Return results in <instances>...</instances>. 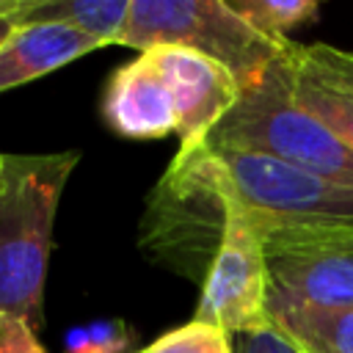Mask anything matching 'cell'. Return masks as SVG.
Here are the masks:
<instances>
[{"label": "cell", "mask_w": 353, "mask_h": 353, "mask_svg": "<svg viewBox=\"0 0 353 353\" xmlns=\"http://www.w3.org/2000/svg\"><path fill=\"white\" fill-rule=\"evenodd\" d=\"M77 149L47 154L3 152L0 165V314H11L41 331L44 279L52 248L58 204Z\"/></svg>", "instance_id": "1"}, {"label": "cell", "mask_w": 353, "mask_h": 353, "mask_svg": "<svg viewBox=\"0 0 353 353\" xmlns=\"http://www.w3.org/2000/svg\"><path fill=\"white\" fill-rule=\"evenodd\" d=\"M268 301L353 306V223L265 229Z\"/></svg>", "instance_id": "6"}, {"label": "cell", "mask_w": 353, "mask_h": 353, "mask_svg": "<svg viewBox=\"0 0 353 353\" xmlns=\"http://www.w3.org/2000/svg\"><path fill=\"white\" fill-rule=\"evenodd\" d=\"M63 347L66 353H135V334L124 320H97L72 328Z\"/></svg>", "instance_id": "16"}, {"label": "cell", "mask_w": 353, "mask_h": 353, "mask_svg": "<svg viewBox=\"0 0 353 353\" xmlns=\"http://www.w3.org/2000/svg\"><path fill=\"white\" fill-rule=\"evenodd\" d=\"M268 317L303 353H353V306L268 301Z\"/></svg>", "instance_id": "12"}, {"label": "cell", "mask_w": 353, "mask_h": 353, "mask_svg": "<svg viewBox=\"0 0 353 353\" xmlns=\"http://www.w3.org/2000/svg\"><path fill=\"white\" fill-rule=\"evenodd\" d=\"M0 353H47L39 331L19 317L0 314Z\"/></svg>", "instance_id": "17"}, {"label": "cell", "mask_w": 353, "mask_h": 353, "mask_svg": "<svg viewBox=\"0 0 353 353\" xmlns=\"http://www.w3.org/2000/svg\"><path fill=\"white\" fill-rule=\"evenodd\" d=\"M135 353H234L232 339L210 323L190 320L157 336L152 345L138 347Z\"/></svg>", "instance_id": "15"}, {"label": "cell", "mask_w": 353, "mask_h": 353, "mask_svg": "<svg viewBox=\"0 0 353 353\" xmlns=\"http://www.w3.org/2000/svg\"><path fill=\"white\" fill-rule=\"evenodd\" d=\"M287 47L268 63L259 80L240 88L237 102L207 132L201 146L265 154L298 171L353 188V149L292 99Z\"/></svg>", "instance_id": "3"}, {"label": "cell", "mask_w": 353, "mask_h": 353, "mask_svg": "<svg viewBox=\"0 0 353 353\" xmlns=\"http://www.w3.org/2000/svg\"><path fill=\"white\" fill-rule=\"evenodd\" d=\"M0 165H3V152H0Z\"/></svg>", "instance_id": "20"}, {"label": "cell", "mask_w": 353, "mask_h": 353, "mask_svg": "<svg viewBox=\"0 0 353 353\" xmlns=\"http://www.w3.org/2000/svg\"><path fill=\"white\" fill-rule=\"evenodd\" d=\"M130 0H14V25L58 22L77 28L105 47L116 44Z\"/></svg>", "instance_id": "13"}, {"label": "cell", "mask_w": 353, "mask_h": 353, "mask_svg": "<svg viewBox=\"0 0 353 353\" xmlns=\"http://www.w3.org/2000/svg\"><path fill=\"white\" fill-rule=\"evenodd\" d=\"M146 52L154 55L168 83V91L176 108L179 149L199 146L207 138V132L237 102V94H240L237 80L226 66L188 47L163 44Z\"/></svg>", "instance_id": "8"}, {"label": "cell", "mask_w": 353, "mask_h": 353, "mask_svg": "<svg viewBox=\"0 0 353 353\" xmlns=\"http://www.w3.org/2000/svg\"><path fill=\"white\" fill-rule=\"evenodd\" d=\"M223 163L232 190L254 226H334L353 223V188L339 185L265 154L210 149Z\"/></svg>", "instance_id": "5"}, {"label": "cell", "mask_w": 353, "mask_h": 353, "mask_svg": "<svg viewBox=\"0 0 353 353\" xmlns=\"http://www.w3.org/2000/svg\"><path fill=\"white\" fill-rule=\"evenodd\" d=\"M105 44L77 28L36 22L14 28L0 44V94L44 77Z\"/></svg>", "instance_id": "11"}, {"label": "cell", "mask_w": 353, "mask_h": 353, "mask_svg": "<svg viewBox=\"0 0 353 353\" xmlns=\"http://www.w3.org/2000/svg\"><path fill=\"white\" fill-rule=\"evenodd\" d=\"M102 121L130 141H157L176 132V108L152 52L119 66L102 91Z\"/></svg>", "instance_id": "9"}, {"label": "cell", "mask_w": 353, "mask_h": 353, "mask_svg": "<svg viewBox=\"0 0 353 353\" xmlns=\"http://www.w3.org/2000/svg\"><path fill=\"white\" fill-rule=\"evenodd\" d=\"M287 66L292 99L353 149V52L290 41Z\"/></svg>", "instance_id": "10"}, {"label": "cell", "mask_w": 353, "mask_h": 353, "mask_svg": "<svg viewBox=\"0 0 353 353\" xmlns=\"http://www.w3.org/2000/svg\"><path fill=\"white\" fill-rule=\"evenodd\" d=\"M290 39L276 41L240 19L226 0H130L116 44L146 52L174 44L196 50L232 72L237 88L251 85Z\"/></svg>", "instance_id": "4"}, {"label": "cell", "mask_w": 353, "mask_h": 353, "mask_svg": "<svg viewBox=\"0 0 353 353\" xmlns=\"http://www.w3.org/2000/svg\"><path fill=\"white\" fill-rule=\"evenodd\" d=\"M234 353H303L298 350L290 339H284L273 325L254 331V334H240L232 339Z\"/></svg>", "instance_id": "18"}, {"label": "cell", "mask_w": 353, "mask_h": 353, "mask_svg": "<svg viewBox=\"0 0 353 353\" xmlns=\"http://www.w3.org/2000/svg\"><path fill=\"white\" fill-rule=\"evenodd\" d=\"M14 0H0V44L14 30Z\"/></svg>", "instance_id": "19"}, {"label": "cell", "mask_w": 353, "mask_h": 353, "mask_svg": "<svg viewBox=\"0 0 353 353\" xmlns=\"http://www.w3.org/2000/svg\"><path fill=\"white\" fill-rule=\"evenodd\" d=\"M226 6L268 39L284 41L290 30L317 17L314 0H226Z\"/></svg>", "instance_id": "14"}, {"label": "cell", "mask_w": 353, "mask_h": 353, "mask_svg": "<svg viewBox=\"0 0 353 353\" xmlns=\"http://www.w3.org/2000/svg\"><path fill=\"white\" fill-rule=\"evenodd\" d=\"M234 190L215 152L176 149L174 160L146 193L138 223L141 254L168 273L201 284L221 248Z\"/></svg>", "instance_id": "2"}, {"label": "cell", "mask_w": 353, "mask_h": 353, "mask_svg": "<svg viewBox=\"0 0 353 353\" xmlns=\"http://www.w3.org/2000/svg\"><path fill=\"white\" fill-rule=\"evenodd\" d=\"M268 284L262 234L234 196L221 248L201 281L193 320L218 325L229 339L262 331L270 325Z\"/></svg>", "instance_id": "7"}]
</instances>
